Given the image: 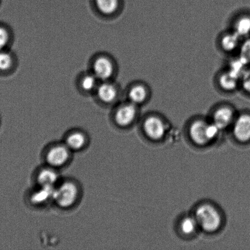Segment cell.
Wrapping results in <instances>:
<instances>
[{
	"mask_svg": "<svg viewBox=\"0 0 250 250\" xmlns=\"http://www.w3.org/2000/svg\"><path fill=\"white\" fill-rule=\"evenodd\" d=\"M129 102L139 106L149 101L151 97V90L149 85L143 82H138L129 89Z\"/></svg>",
	"mask_w": 250,
	"mask_h": 250,
	"instance_id": "cell-9",
	"label": "cell"
},
{
	"mask_svg": "<svg viewBox=\"0 0 250 250\" xmlns=\"http://www.w3.org/2000/svg\"><path fill=\"white\" fill-rule=\"evenodd\" d=\"M166 125L160 117L153 115L144 120L143 129L146 134L153 140H160L165 136Z\"/></svg>",
	"mask_w": 250,
	"mask_h": 250,
	"instance_id": "cell-7",
	"label": "cell"
},
{
	"mask_svg": "<svg viewBox=\"0 0 250 250\" xmlns=\"http://www.w3.org/2000/svg\"><path fill=\"white\" fill-rule=\"evenodd\" d=\"M36 181L38 185L56 187L61 181L58 169L46 165L37 173Z\"/></svg>",
	"mask_w": 250,
	"mask_h": 250,
	"instance_id": "cell-11",
	"label": "cell"
},
{
	"mask_svg": "<svg viewBox=\"0 0 250 250\" xmlns=\"http://www.w3.org/2000/svg\"><path fill=\"white\" fill-rule=\"evenodd\" d=\"M240 89L250 95V65L246 68L240 81Z\"/></svg>",
	"mask_w": 250,
	"mask_h": 250,
	"instance_id": "cell-21",
	"label": "cell"
},
{
	"mask_svg": "<svg viewBox=\"0 0 250 250\" xmlns=\"http://www.w3.org/2000/svg\"><path fill=\"white\" fill-rule=\"evenodd\" d=\"M241 77L228 68H225L217 75L216 83L221 91L232 93L240 89Z\"/></svg>",
	"mask_w": 250,
	"mask_h": 250,
	"instance_id": "cell-6",
	"label": "cell"
},
{
	"mask_svg": "<svg viewBox=\"0 0 250 250\" xmlns=\"http://www.w3.org/2000/svg\"><path fill=\"white\" fill-rule=\"evenodd\" d=\"M93 70L98 79L106 80L111 77L114 73V64L109 59L100 57L94 61Z\"/></svg>",
	"mask_w": 250,
	"mask_h": 250,
	"instance_id": "cell-15",
	"label": "cell"
},
{
	"mask_svg": "<svg viewBox=\"0 0 250 250\" xmlns=\"http://www.w3.org/2000/svg\"><path fill=\"white\" fill-rule=\"evenodd\" d=\"M242 39L250 37V15L241 14L232 21V28Z\"/></svg>",
	"mask_w": 250,
	"mask_h": 250,
	"instance_id": "cell-16",
	"label": "cell"
},
{
	"mask_svg": "<svg viewBox=\"0 0 250 250\" xmlns=\"http://www.w3.org/2000/svg\"><path fill=\"white\" fill-rule=\"evenodd\" d=\"M97 95L103 102L109 104L116 99L117 95L116 88L110 83H103L98 87Z\"/></svg>",
	"mask_w": 250,
	"mask_h": 250,
	"instance_id": "cell-17",
	"label": "cell"
},
{
	"mask_svg": "<svg viewBox=\"0 0 250 250\" xmlns=\"http://www.w3.org/2000/svg\"><path fill=\"white\" fill-rule=\"evenodd\" d=\"M95 4L102 13L110 15L118 9L119 0H95Z\"/></svg>",
	"mask_w": 250,
	"mask_h": 250,
	"instance_id": "cell-18",
	"label": "cell"
},
{
	"mask_svg": "<svg viewBox=\"0 0 250 250\" xmlns=\"http://www.w3.org/2000/svg\"><path fill=\"white\" fill-rule=\"evenodd\" d=\"M12 65V56L9 53L0 51V70H9Z\"/></svg>",
	"mask_w": 250,
	"mask_h": 250,
	"instance_id": "cell-22",
	"label": "cell"
},
{
	"mask_svg": "<svg viewBox=\"0 0 250 250\" xmlns=\"http://www.w3.org/2000/svg\"><path fill=\"white\" fill-rule=\"evenodd\" d=\"M247 65H250V37L242 39L236 54Z\"/></svg>",
	"mask_w": 250,
	"mask_h": 250,
	"instance_id": "cell-19",
	"label": "cell"
},
{
	"mask_svg": "<svg viewBox=\"0 0 250 250\" xmlns=\"http://www.w3.org/2000/svg\"><path fill=\"white\" fill-rule=\"evenodd\" d=\"M198 226L195 218L186 217L181 222V229L183 234L190 235L194 233Z\"/></svg>",
	"mask_w": 250,
	"mask_h": 250,
	"instance_id": "cell-20",
	"label": "cell"
},
{
	"mask_svg": "<svg viewBox=\"0 0 250 250\" xmlns=\"http://www.w3.org/2000/svg\"><path fill=\"white\" fill-rule=\"evenodd\" d=\"M236 117L234 109L231 105L220 104L213 112L212 122L221 130L233 124Z\"/></svg>",
	"mask_w": 250,
	"mask_h": 250,
	"instance_id": "cell-5",
	"label": "cell"
},
{
	"mask_svg": "<svg viewBox=\"0 0 250 250\" xmlns=\"http://www.w3.org/2000/svg\"><path fill=\"white\" fill-rule=\"evenodd\" d=\"M195 219L198 225L207 232H214L221 225V216L212 206L205 204L200 206L195 211Z\"/></svg>",
	"mask_w": 250,
	"mask_h": 250,
	"instance_id": "cell-2",
	"label": "cell"
},
{
	"mask_svg": "<svg viewBox=\"0 0 250 250\" xmlns=\"http://www.w3.org/2000/svg\"><path fill=\"white\" fill-rule=\"evenodd\" d=\"M242 39L232 29L225 31L220 36L219 45L220 50L227 55H235L239 50Z\"/></svg>",
	"mask_w": 250,
	"mask_h": 250,
	"instance_id": "cell-8",
	"label": "cell"
},
{
	"mask_svg": "<svg viewBox=\"0 0 250 250\" xmlns=\"http://www.w3.org/2000/svg\"><path fill=\"white\" fill-rule=\"evenodd\" d=\"M209 124L203 120H197L190 125V136L195 143L204 146L212 141L208 132Z\"/></svg>",
	"mask_w": 250,
	"mask_h": 250,
	"instance_id": "cell-10",
	"label": "cell"
},
{
	"mask_svg": "<svg viewBox=\"0 0 250 250\" xmlns=\"http://www.w3.org/2000/svg\"><path fill=\"white\" fill-rule=\"evenodd\" d=\"M55 188L38 185L31 193V203L34 205L42 206L53 201Z\"/></svg>",
	"mask_w": 250,
	"mask_h": 250,
	"instance_id": "cell-14",
	"label": "cell"
},
{
	"mask_svg": "<svg viewBox=\"0 0 250 250\" xmlns=\"http://www.w3.org/2000/svg\"><path fill=\"white\" fill-rule=\"evenodd\" d=\"M138 114V106L128 102L117 109L114 114V121L117 126L126 127L136 121Z\"/></svg>",
	"mask_w": 250,
	"mask_h": 250,
	"instance_id": "cell-4",
	"label": "cell"
},
{
	"mask_svg": "<svg viewBox=\"0 0 250 250\" xmlns=\"http://www.w3.org/2000/svg\"><path fill=\"white\" fill-rule=\"evenodd\" d=\"M72 153L64 142L51 145L45 153L46 164L57 169L63 167L70 161Z\"/></svg>",
	"mask_w": 250,
	"mask_h": 250,
	"instance_id": "cell-3",
	"label": "cell"
},
{
	"mask_svg": "<svg viewBox=\"0 0 250 250\" xmlns=\"http://www.w3.org/2000/svg\"><path fill=\"white\" fill-rule=\"evenodd\" d=\"M64 143L72 152L79 151L87 146L88 137L85 132L74 130L66 135Z\"/></svg>",
	"mask_w": 250,
	"mask_h": 250,
	"instance_id": "cell-13",
	"label": "cell"
},
{
	"mask_svg": "<svg viewBox=\"0 0 250 250\" xmlns=\"http://www.w3.org/2000/svg\"><path fill=\"white\" fill-rule=\"evenodd\" d=\"M9 41V34L6 29L0 26V51L6 47Z\"/></svg>",
	"mask_w": 250,
	"mask_h": 250,
	"instance_id": "cell-24",
	"label": "cell"
},
{
	"mask_svg": "<svg viewBox=\"0 0 250 250\" xmlns=\"http://www.w3.org/2000/svg\"><path fill=\"white\" fill-rule=\"evenodd\" d=\"M233 125L236 138L241 142L249 141L250 140V114H240L235 119Z\"/></svg>",
	"mask_w": 250,
	"mask_h": 250,
	"instance_id": "cell-12",
	"label": "cell"
},
{
	"mask_svg": "<svg viewBox=\"0 0 250 250\" xmlns=\"http://www.w3.org/2000/svg\"><path fill=\"white\" fill-rule=\"evenodd\" d=\"M80 188L71 180L60 181L55 188L53 202L62 209H69L77 204L80 197Z\"/></svg>",
	"mask_w": 250,
	"mask_h": 250,
	"instance_id": "cell-1",
	"label": "cell"
},
{
	"mask_svg": "<svg viewBox=\"0 0 250 250\" xmlns=\"http://www.w3.org/2000/svg\"><path fill=\"white\" fill-rule=\"evenodd\" d=\"M96 77L93 75H87L83 78L82 86L85 90H91L94 89L96 84Z\"/></svg>",
	"mask_w": 250,
	"mask_h": 250,
	"instance_id": "cell-23",
	"label": "cell"
}]
</instances>
